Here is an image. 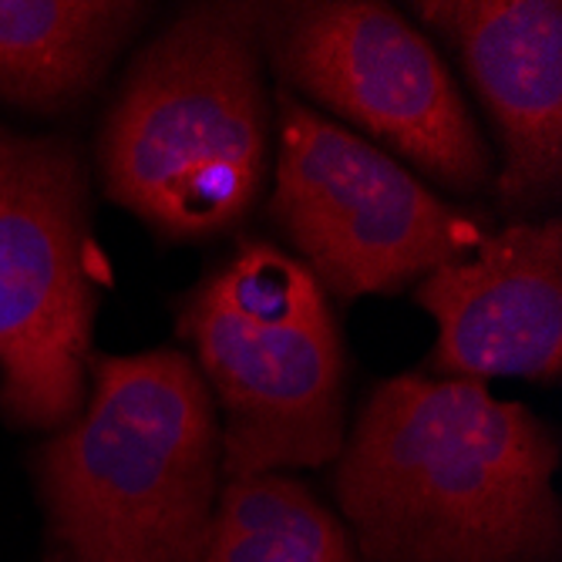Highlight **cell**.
<instances>
[{"instance_id":"cell-3","label":"cell","mask_w":562,"mask_h":562,"mask_svg":"<svg viewBox=\"0 0 562 562\" xmlns=\"http://www.w3.org/2000/svg\"><path fill=\"white\" fill-rule=\"evenodd\" d=\"M34 482L61 562H199L226 479L192 357L91 353L81 412L34 451Z\"/></svg>"},{"instance_id":"cell-11","label":"cell","mask_w":562,"mask_h":562,"mask_svg":"<svg viewBox=\"0 0 562 562\" xmlns=\"http://www.w3.org/2000/svg\"><path fill=\"white\" fill-rule=\"evenodd\" d=\"M353 539L334 508L290 472L226 479L199 562H350Z\"/></svg>"},{"instance_id":"cell-8","label":"cell","mask_w":562,"mask_h":562,"mask_svg":"<svg viewBox=\"0 0 562 562\" xmlns=\"http://www.w3.org/2000/svg\"><path fill=\"white\" fill-rule=\"evenodd\" d=\"M412 11L454 50L492 122L498 210L542 220L562 195V4L422 0Z\"/></svg>"},{"instance_id":"cell-12","label":"cell","mask_w":562,"mask_h":562,"mask_svg":"<svg viewBox=\"0 0 562 562\" xmlns=\"http://www.w3.org/2000/svg\"><path fill=\"white\" fill-rule=\"evenodd\" d=\"M350 562H364V559H361V555H353V559H350Z\"/></svg>"},{"instance_id":"cell-4","label":"cell","mask_w":562,"mask_h":562,"mask_svg":"<svg viewBox=\"0 0 562 562\" xmlns=\"http://www.w3.org/2000/svg\"><path fill=\"white\" fill-rule=\"evenodd\" d=\"M206 381L223 479L334 465L347 435V357L324 286L290 249L246 236L176 317Z\"/></svg>"},{"instance_id":"cell-6","label":"cell","mask_w":562,"mask_h":562,"mask_svg":"<svg viewBox=\"0 0 562 562\" xmlns=\"http://www.w3.org/2000/svg\"><path fill=\"white\" fill-rule=\"evenodd\" d=\"M267 71L441 192L492 189L495 151L428 34L378 0L267 4Z\"/></svg>"},{"instance_id":"cell-1","label":"cell","mask_w":562,"mask_h":562,"mask_svg":"<svg viewBox=\"0 0 562 562\" xmlns=\"http://www.w3.org/2000/svg\"><path fill=\"white\" fill-rule=\"evenodd\" d=\"M559 438L479 381L397 374L334 458L340 522L364 562H559Z\"/></svg>"},{"instance_id":"cell-9","label":"cell","mask_w":562,"mask_h":562,"mask_svg":"<svg viewBox=\"0 0 562 562\" xmlns=\"http://www.w3.org/2000/svg\"><path fill=\"white\" fill-rule=\"evenodd\" d=\"M415 300L438 340L425 361L431 378L562 381V223L508 220L469 257L431 270Z\"/></svg>"},{"instance_id":"cell-2","label":"cell","mask_w":562,"mask_h":562,"mask_svg":"<svg viewBox=\"0 0 562 562\" xmlns=\"http://www.w3.org/2000/svg\"><path fill=\"white\" fill-rule=\"evenodd\" d=\"M267 4L182 8L128 61L98 128L105 199L166 243L239 229L273 166Z\"/></svg>"},{"instance_id":"cell-5","label":"cell","mask_w":562,"mask_h":562,"mask_svg":"<svg viewBox=\"0 0 562 562\" xmlns=\"http://www.w3.org/2000/svg\"><path fill=\"white\" fill-rule=\"evenodd\" d=\"M270 169V223L283 249L337 300L418 286L492 233V213L441 195L280 85Z\"/></svg>"},{"instance_id":"cell-10","label":"cell","mask_w":562,"mask_h":562,"mask_svg":"<svg viewBox=\"0 0 562 562\" xmlns=\"http://www.w3.org/2000/svg\"><path fill=\"white\" fill-rule=\"evenodd\" d=\"M148 18L125 0H0V98L44 115L75 109Z\"/></svg>"},{"instance_id":"cell-7","label":"cell","mask_w":562,"mask_h":562,"mask_svg":"<svg viewBox=\"0 0 562 562\" xmlns=\"http://www.w3.org/2000/svg\"><path fill=\"white\" fill-rule=\"evenodd\" d=\"M98 314L91 186L65 135L0 125V415L61 428L85 404Z\"/></svg>"}]
</instances>
